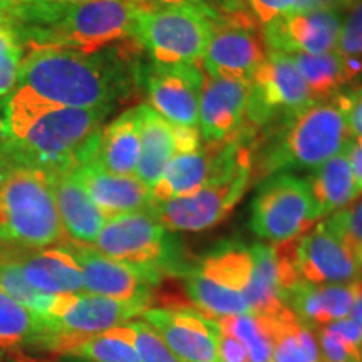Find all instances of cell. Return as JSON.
<instances>
[{"label":"cell","mask_w":362,"mask_h":362,"mask_svg":"<svg viewBox=\"0 0 362 362\" xmlns=\"http://www.w3.org/2000/svg\"><path fill=\"white\" fill-rule=\"evenodd\" d=\"M112 107H64L51 104L27 88L7 99L11 136L8 165H22L44 173L71 171L90 163L103 123Z\"/></svg>","instance_id":"obj_1"},{"label":"cell","mask_w":362,"mask_h":362,"mask_svg":"<svg viewBox=\"0 0 362 362\" xmlns=\"http://www.w3.org/2000/svg\"><path fill=\"white\" fill-rule=\"evenodd\" d=\"M128 61L117 54L29 45L22 57L17 88L64 107H115L129 94Z\"/></svg>","instance_id":"obj_2"},{"label":"cell","mask_w":362,"mask_h":362,"mask_svg":"<svg viewBox=\"0 0 362 362\" xmlns=\"http://www.w3.org/2000/svg\"><path fill=\"white\" fill-rule=\"evenodd\" d=\"M151 8L144 0H88L72 6L33 0L19 7V29L29 45L96 54L134 40L139 17Z\"/></svg>","instance_id":"obj_3"},{"label":"cell","mask_w":362,"mask_h":362,"mask_svg":"<svg viewBox=\"0 0 362 362\" xmlns=\"http://www.w3.org/2000/svg\"><path fill=\"white\" fill-rule=\"evenodd\" d=\"M253 141V176L265 180L292 170H315L342 153L352 141L346 94L315 101L287 119L262 129ZM259 133V134H260Z\"/></svg>","instance_id":"obj_4"},{"label":"cell","mask_w":362,"mask_h":362,"mask_svg":"<svg viewBox=\"0 0 362 362\" xmlns=\"http://www.w3.org/2000/svg\"><path fill=\"white\" fill-rule=\"evenodd\" d=\"M66 240L47 173L22 165L0 170V250H42Z\"/></svg>","instance_id":"obj_5"},{"label":"cell","mask_w":362,"mask_h":362,"mask_svg":"<svg viewBox=\"0 0 362 362\" xmlns=\"http://www.w3.org/2000/svg\"><path fill=\"white\" fill-rule=\"evenodd\" d=\"M253 141L248 129L228 139L218 170L200 192L155 202L151 214L170 232H203L221 223L245 194L253 176Z\"/></svg>","instance_id":"obj_6"},{"label":"cell","mask_w":362,"mask_h":362,"mask_svg":"<svg viewBox=\"0 0 362 362\" xmlns=\"http://www.w3.org/2000/svg\"><path fill=\"white\" fill-rule=\"evenodd\" d=\"M93 247L110 259L155 270L165 279H183L194 269L187 260L180 238L151 211L110 216Z\"/></svg>","instance_id":"obj_7"},{"label":"cell","mask_w":362,"mask_h":362,"mask_svg":"<svg viewBox=\"0 0 362 362\" xmlns=\"http://www.w3.org/2000/svg\"><path fill=\"white\" fill-rule=\"evenodd\" d=\"M216 17L218 12L206 0L151 8L139 17L134 40L153 66H200Z\"/></svg>","instance_id":"obj_8"},{"label":"cell","mask_w":362,"mask_h":362,"mask_svg":"<svg viewBox=\"0 0 362 362\" xmlns=\"http://www.w3.org/2000/svg\"><path fill=\"white\" fill-rule=\"evenodd\" d=\"M272 250L284 300L298 285H339L361 279V264L322 221L296 238L274 243Z\"/></svg>","instance_id":"obj_9"},{"label":"cell","mask_w":362,"mask_h":362,"mask_svg":"<svg viewBox=\"0 0 362 362\" xmlns=\"http://www.w3.org/2000/svg\"><path fill=\"white\" fill-rule=\"evenodd\" d=\"M148 309L141 304L119 302L93 293L56 296L47 317H42L45 337L40 349L66 356L83 339L128 324Z\"/></svg>","instance_id":"obj_10"},{"label":"cell","mask_w":362,"mask_h":362,"mask_svg":"<svg viewBox=\"0 0 362 362\" xmlns=\"http://www.w3.org/2000/svg\"><path fill=\"white\" fill-rule=\"evenodd\" d=\"M250 210L252 232L272 243L296 238L319 221L307 180L293 173L262 181Z\"/></svg>","instance_id":"obj_11"},{"label":"cell","mask_w":362,"mask_h":362,"mask_svg":"<svg viewBox=\"0 0 362 362\" xmlns=\"http://www.w3.org/2000/svg\"><path fill=\"white\" fill-rule=\"evenodd\" d=\"M314 103L315 99L291 57L269 52L250 79L245 126L259 134L262 129L304 111Z\"/></svg>","instance_id":"obj_12"},{"label":"cell","mask_w":362,"mask_h":362,"mask_svg":"<svg viewBox=\"0 0 362 362\" xmlns=\"http://www.w3.org/2000/svg\"><path fill=\"white\" fill-rule=\"evenodd\" d=\"M62 245L79 265L86 293L151 307L155 288L165 279L161 274L110 259L86 243L66 240Z\"/></svg>","instance_id":"obj_13"},{"label":"cell","mask_w":362,"mask_h":362,"mask_svg":"<svg viewBox=\"0 0 362 362\" xmlns=\"http://www.w3.org/2000/svg\"><path fill=\"white\" fill-rule=\"evenodd\" d=\"M267 54L259 24L233 22L218 13L203 54L202 67L206 74L216 78L250 83L257 69L264 64Z\"/></svg>","instance_id":"obj_14"},{"label":"cell","mask_w":362,"mask_h":362,"mask_svg":"<svg viewBox=\"0 0 362 362\" xmlns=\"http://www.w3.org/2000/svg\"><path fill=\"white\" fill-rule=\"evenodd\" d=\"M344 17L339 12H288L264 25L267 52L327 54L337 49Z\"/></svg>","instance_id":"obj_15"},{"label":"cell","mask_w":362,"mask_h":362,"mask_svg":"<svg viewBox=\"0 0 362 362\" xmlns=\"http://www.w3.org/2000/svg\"><path fill=\"white\" fill-rule=\"evenodd\" d=\"M200 66H151L144 74L151 110L176 126L200 128Z\"/></svg>","instance_id":"obj_16"},{"label":"cell","mask_w":362,"mask_h":362,"mask_svg":"<svg viewBox=\"0 0 362 362\" xmlns=\"http://www.w3.org/2000/svg\"><path fill=\"white\" fill-rule=\"evenodd\" d=\"M143 320L151 325L183 362H220V327L193 309L149 307Z\"/></svg>","instance_id":"obj_17"},{"label":"cell","mask_w":362,"mask_h":362,"mask_svg":"<svg viewBox=\"0 0 362 362\" xmlns=\"http://www.w3.org/2000/svg\"><path fill=\"white\" fill-rule=\"evenodd\" d=\"M205 72V71H203ZM250 83L203 74L200 89V133L206 141L233 138L245 126Z\"/></svg>","instance_id":"obj_18"},{"label":"cell","mask_w":362,"mask_h":362,"mask_svg":"<svg viewBox=\"0 0 362 362\" xmlns=\"http://www.w3.org/2000/svg\"><path fill=\"white\" fill-rule=\"evenodd\" d=\"M72 171L107 218L134 211H151L155 205L151 189L138 176L110 173L94 163H86Z\"/></svg>","instance_id":"obj_19"},{"label":"cell","mask_w":362,"mask_h":362,"mask_svg":"<svg viewBox=\"0 0 362 362\" xmlns=\"http://www.w3.org/2000/svg\"><path fill=\"white\" fill-rule=\"evenodd\" d=\"M47 176L67 240L93 245L107 216L90 200L74 171H54Z\"/></svg>","instance_id":"obj_20"},{"label":"cell","mask_w":362,"mask_h":362,"mask_svg":"<svg viewBox=\"0 0 362 362\" xmlns=\"http://www.w3.org/2000/svg\"><path fill=\"white\" fill-rule=\"evenodd\" d=\"M226 143L228 139L206 141L197 151L176 155L151 188L153 200L170 202L200 192L218 168Z\"/></svg>","instance_id":"obj_21"},{"label":"cell","mask_w":362,"mask_h":362,"mask_svg":"<svg viewBox=\"0 0 362 362\" xmlns=\"http://www.w3.org/2000/svg\"><path fill=\"white\" fill-rule=\"evenodd\" d=\"M19 265L25 282L47 296L86 293L79 265L64 245L22 252L12 257Z\"/></svg>","instance_id":"obj_22"},{"label":"cell","mask_w":362,"mask_h":362,"mask_svg":"<svg viewBox=\"0 0 362 362\" xmlns=\"http://www.w3.org/2000/svg\"><path fill=\"white\" fill-rule=\"evenodd\" d=\"M356 298V280L339 285L304 284L293 288L285 297V305L291 309L302 324L312 327L347 319Z\"/></svg>","instance_id":"obj_23"},{"label":"cell","mask_w":362,"mask_h":362,"mask_svg":"<svg viewBox=\"0 0 362 362\" xmlns=\"http://www.w3.org/2000/svg\"><path fill=\"white\" fill-rule=\"evenodd\" d=\"M139 151H141V110L136 106L117 116L106 128L101 129L96 153L90 163L110 173L131 176L136 173Z\"/></svg>","instance_id":"obj_24"},{"label":"cell","mask_w":362,"mask_h":362,"mask_svg":"<svg viewBox=\"0 0 362 362\" xmlns=\"http://www.w3.org/2000/svg\"><path fill=\"white\" fill-rule=\"evenodd\" d=\"M346 149L315 168L307 178L319 220L347 206L359 197Z\"/></svg>","instance_id":"obj_25"},{"label":"cell","mask_w":362,"mask_h":362,"mask_svg":"<svg viewBox=\"0 0 362 362\" xmlns=\"http://www.w3.org/2000/svg\"><path fill=\"white\" fill-rule=\"evenodd\" d=\"M139 110H141V151L134 175L151 189L176 155L173 124L146 104H139Z\"/></svg>","instance_id":"obj_26"},{"label":"cell","mask_w":362,"mask_h":362,"mask_svg":"<svg viewBox=\"0 0 362 362\" xmlns=\"http://www.w3.org/2000/svg\"><path fill=\"white\" fill-rule=\"evenodd\" d=\"M183 287L189 298V307L211 320L226 315L252 314L242 293L202 275L197 265L183 277Z\"/></svg>","instance_id":"obj_27"},{"label":"cell","mask_w":362,"mask_h":362,"mask_svg":"<svg viewBox=\"0 0 362 362\" xmlns=\"http://www.w3.org/2000/svg\"><path fill=\"white\" fill-rule=\"evenodd\" d=\"M197 270L243 296L253 277L252 248L240 242L221 243L197 265Z\"/></svg>","instance_id":"obj_28"},{"label":"cell","mask_w":362,"mask_h":362,"mask_svg":"<svg viewBox=\"0 0 362 362\" xmlns=\"http://www.w3.org/2000/svg\"><path fill=\"white\" fill-rule=\"evenodd\" d=\"M252 248L253 277L243 293L252 314L279 315L288 307L285 305L277 280V267L272 245L255 243Z\"/></svg>","instance_id":"obj_29"},{"label":"cell","mask_w":362,"mask_h":362,"mask_svg":"<svg viewBox=\"0 0 362 362\" xmlns=\"http://www.w3.org/2000/svg\"><path fill=\"white\" fill-rule=\"evenodd\" d=\"M288 57L315 101L334 98L349 84L346 64L337 51L327 54H291Z\"/></svg>","instance_id":"obj_30"},{"label":"cell","mask_w":362,"mask_h":362,"mask_svg":"<svg viewBox=\"0 0 362 362\" xmlns=\"http://www.w3.org/2000/svg\"><path fill=\"white\" fill-rule=\"evenodd\" d=\"M45 337L42 317L25 309L0 291V349H21L34 346L40 349Z\"/></svg>","instance_id":"obj_31"},{"label":"cell","mask_w":362,"mask_h":362,"mask_svg":"<svg viewBox=\"0 0 362 362\" xmlns=\"http://www.w3.org/2000/svg\"><path fill=\"white\" fill-rule=\"evenodd\" d=\"M221 332L245 346L250 362H274V317L262 314L226 315L215 320Z\"/></svg>","instance_id":"obj_32"},{"label":"cell","mask_w":362,"mask_h":362,"mask_svg":"<svg viewBox=\"0 0 362 362\" xmlns=\"http://www.w3.org/2000/svg\"><path fill=\"white\" fill-rule=\"evenodd\" d=\"M274 317V362H320L312 330L291 309Z\"/></svg>","instance_id":"obj_33"},{"label":"cell","mask_w":362,"mask_h":362,"mask_svg":"<svg viewBox=\"0 0 362 362\" xmlns=\"http://www.w3.org/2000/svg\"><path fill=\"white\" fill-rule=\"evenodd\" d=\"M66 356L79 357L89 362H141L133 344L124 334L123 325L83 339L74 344Z\"/></svg>","instance_id":"obj_34"},{"label":"cell","mask_w":362,"mask_h":362,"mask_svg":"<svg viewBox=\"0 0 362 362\" xmlns=\"http://www.w3.org/2000/svg\"><path fill=\"white\" fill-rule=\"evenodd\" d=\"M0 291L6 292L8 297H12L13 300H17L21 305H24L25 309L34 312L39 317H47L54 297H56L30 287L25 282L19 265L12 259L0 260Z\"/></svg>","instance_id":"obj_35"},{"label":"cell","mask_w":362,"mask_h":362,"mask_svg":"<svg viewBox=\"0 0 362 362\" xmlns=\"http://www.w3.org/2000/svg\"><path fill=\"white\" fill-rule=\"evenodd\" d=\"M322 223L362 267V194L347 206L325 216Z\"/></svg>","instance_id":"obj_36"},{"label":"cell","mask_w":362,"mask_h":362,"mask_svg":"<svg viewBox=\"0 0 362 362\" xmlns=\"http://www.w3.org/2000/svg\"><path fill=\"white\" fill-rule=\"evenodd\" d=\"M337 52L341 54L346 64L349 83L362 78V0L349 8V13L342 22L339 35Z\"/></svg>","instance_id":"obj_37"},{"label":"cell","mask_w":362,"mask_h":362,"mask_svg":"<svg viewBox=\"0 0 362 362\" xmlns=\"http://www.w3.org/2000/svg\"><path fill=\"white\" fill-rule=\"evenodd\" d=\"M123 330L141 362H183L163 341L160 334L144 320H131L123 325Z\"/></svg>","instance_id":"obj_38"},{"label":"cell","mask_w":362,"mask_h":362,"mask_svg":"<svg viewBox=\"0 0 362 362\" xmlns=\"http://www.w3.org/2000/svg\"><path fill=\"white\" fill-rule=\"evenodd\" d=\"M319 342H320V362H362V349L352 346L342 339L339 334L329 329V325L319 327Z\"/></svg>","instance_id":"obj_39"},{"label":"cell","mask_w":362,"mask_h":362,"mask_svg":"<svg viewBox=\"0 0 362 362\" xmlns=\"http://www.w3.org/2000/svg\"><path fill=\"white\" fill-rule=\"evenodd\" d=\"M22 62V47L8 49L0 52V98L11 93L19 79Z\"/></svg>","instance_id":"obj_40"},{"label":"cell","mask_w":362,"mask_h":362,"mask_svg":"<svg viewBox=\"0 0 362 362\" xmlns=\"http://www.w3.org/2000/svg\"><path fill=\"white\" fill-rule=\"evenodd\" d=\"M296 0H248V6L257 22L267 25L284 13L292 12Z\"/></svg>","instance_id":"obj_41"},{"label":"cell","mask_w":362,"mask_h":362,"mask_svg":"<svg viewBox=\"0 0 362 362\" xmlns=\"http://www.w3.org/2000/svg\"><path fill=\"white\" fill-rule=\"evenodd\" d=\"M211 7L225 19L242 24H259L248 6V0H211Z\"/></svg>","instance_id":"obj_42"},{"label":"cell","mask_w":362,"mask_h":362,"mask_svg":"<svg viewBox=\"0 0 362 362\" xmlns=\"http://www.w3.org/2000/svg\"><path fill=\"white\" fill-rule=\"evenodd\" d=\"M346 94V115L351 134L362 141V86L354 90H344Z\"/></svg>","instance_id":"obj_43"},{"label":"cell","mask_w":362,"mask_h":362,"mask_svg":"<svg viewBox=\"0 0 362 362\" xmlns=\"http://www.w3.org/2000/svg\"><path fill=\"white\" fill-rule=\"evenodd\" d=\"M218 361L220 362H250L248 352L242 342L221 332L218 336Z\"/></svg>","instance_id":"obj_44"},{"label":"cell","mask_w":362,"mask_h":362,"mask_svg":"<svg viewBox=\"0 0 362 362\" xmlns=\"http://www.w3.org/2000/svg\"><path fill=\"white\" fill-rule=\"evenodd\" d=\"M173 136H175L176 155L193 153L202 146L200 128H187V126L173 124Z\"/></svg>","instance_id":"obj_45"},{"label":"cell","mask_w":362,"mask_h":362,"mask_svg":"<svg viewBox=\"0 0 362 362\" xmlns=\"http://www.w3.org/2000/svg\"><path fill=\"white\" fill-rule=\"evenodd\" d=\"M356 0H296L292 12H314V11H327V12H346L354 6Z\"/></svg>","instance_id":"obj_46"},{"label":"cell","mask_w":362,"mask_h":362,"mask_svg":"<svg viewBox=\"0 0 362 362\" xmlns=\"http://www.w3.org/2000/svg\"><path fill=\"white\" fill-rule=\"evenodd\" d=\"M11 148L12 143L7 129V101L0 99V168L7 165Z\"/></svg>","instance_id":"obj_47"},{"label":"cell","mask_w":362,"mask_h":362,"mask_svg":"<svg viewBox=\"0 0 362 362\" xmlns=\"http://www.w3.org/2000/svg\"><path fill=\"white\" fill-rule=\"evenodd\" d=\"M347 156H349V163L352 168V175H354L357 194H362V141L352 139L347 146Z\"/></svg>","instance_id":"obj_48"},{"label":"cell","mask_w":362,"mask_h":362,"mask_svg":"<svg viewBox=\"0 0 362 362\" xmlns=\"http://www.w3.org/2000/svg\"><path fill=\"white\" fill-rule=\"evenodd\" d=\"M349 315L351 319L354 320L356 324H359L362 329V279L356 280V298Z\"/></svg>","instance_id":"obj_49"},{"label":"cell","mask_w":362,"mask_h":362,"mask_svg":"<svg viewBox=\"0 0 362 362\" xmlns=\"http://www.w3.org/2000/svg\"><path fill=\"white\" fill-rule=\"evenodd\" d=\"M148 6L153 8L158 7H175V6H187V4H198L202 0H144Z\"/></svg>","instance_id":"obj_50"},{"label":"cell","mask_w":362,"mask_h":362,"mask_svg":"<svg viewBox=\"0 0 362 362\" xmlns=\"http://www.w3.org/2000/svg\"><path fill=\"white\" fill-rule=\"evenodd\" d=\"M33 2V0H0V6L4 7H16V6H24V4Z\"/></svg>","instance_id":"obj_51"},{"label":"cell","mask_w":362,"mask_h":362,"mask_svg":"<svg viewBox=\"0 0 362 362\" xmlns=\"http://www.w3.org/2000/svg\"><path fill=\"white\" fill-rule=\"evenodd\" d=\"M40 2H49V4H59V6H72V4H81V2H88V0H40Z\"/></svg>","instance_id":"obj_52"},{"label":"cell","mask_w":362,"mask_h":362,"mask_svg":"<svg viewBox=\"0 0 362 362\" xmlns=\"http://www.w3.org/2000/svg\"><path fill=\"white\" fill-rule=\"evenodd\" d=\"M59 362H88V361H83L79 359V357H72V356H62Z\"/></svg>","instance_id":"obj_53"},{"label":"cell","mask_w":362,"mask_h":362,"mask_svg":"<svg viewBox=\"0 0 362 362\" xmlns=\"http://www.w3.org/2000/svg\"><path fill=\"white\" fill-rule=\"evenodd\" d=\"M6 362H30V361L22 359V357H13V359H8V361H6Z\"/></svg>","instance_id":"obj_54"}]
</instances>
